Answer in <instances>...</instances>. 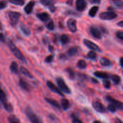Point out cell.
<instances>
[{
    "label": "cell",
    "mask_w": 123,
    "mask_h": 123,
    "mask_svg": "<svg viewBox=\"0 0 123 123\" xmlns=\"http://www.w3.org/2000/svg\"><path fill=\"white\" fill-rule=\"evenodd\" d=\"M0 41L2 42H5V37L3 35V34L0 33Z\"/></svg>",
    "instance_id": "41"
},
{
    "label": "cell",
    "mask_w": 123,
    "mask_h": 123,
    "mask_svg": "<svg viewBox=\"0 0 123 123\" xmlns=\"http://www.w3.org/2000/svg\"><path fill=\"white\" fill-rule=\"evenodd\" d=\"M90 30L91 35L94 37H95L96 39H102V33H101L100 30L97 28L95 27H90Z\"/></svg>",
    "instance_id": "12"
},
{
    "label": "cell",
    "mask_w": 123,
    "mask_h": 123,
    "mask_svg": "<svg viewBox=\"0 0 123 123\" xmlns=\"http://www.w3.org/2000/svg\"><path fill=\"white\" fill-rule=\"evenodd\" d=\"M77 67L80 69H85L86 67V63L84 60H79L77 63Z\"/></svg>",
    "instance_id": "27"
},
{
    "label": "cell",
    "mask_w": 123,
    "mask_h": 123,
    "mask_svg": "<svg viewBox=\"0 0 123 123\" xmlns=\"http://www.w3.org/2000/svg\"><path fill=\"white\" fill-rule=\"evenodd\" d=\"M92 107L97 112H100V113H104L106 112L105 107L100 102L97 101H95L92 102Z\"/></svg>",
    "instance_id": "9"
},
{
    "label": "cell",
    "mask_w": 123,
    "mask_h": 123,
    "mask_svg": "<svg viewBox=\"0 0 123 123\" xmlns=\"http://www.w3.org/2000/svg\"><path fill=\"white\" fill-rule=\"evenodd\" d=\"M46 84L51 91L54 92L55 93H56V94H59V95H61V96H63L64 95L63 94H62V93L61 92V90H60V89H58L52 82H51L50 81H48L46 83Z\"/></svg>",
    "instance_id": "10"
},
{
    "label": "cell",
    "mask_w": 123,
    "mask_h": 123,
    "mask_svg": "<svg viewBox=\"0 0 123 123\" xmlns=\"http://www.w3.org/2000/svg\"><path fill=\"white\" fill-rule=\"evenodd\" d=\"M60 41L62 44H66L69 42V38L67 35L62 34L61 35V37H60Z\"/></svg>",
    "instance_id": "32"
},
{
    "label": "cell",
    "mask_w": 123,
    "mask_h": 123,
    "mask_svg": "<svg viewBox=\"0 0 123 123\" xmlns=\"http://www.w3.org/2000/svg\"><path fill=\"white\" fill-rule=\"evenodd\" d=\"M46 27L49 30H54L55 28V25H54V22L52 19H49V20H47L46 23Z\"/></svg>",
    "instance_id": "25"
},
{
    "label": "cell",
    "mask_w": 123,
    "mask_h": 123,
    "mask_svg": "<svg viewBox=\"0 0 123 123\" xmlns=\"http://www.w3.org/2000/svg\"><path fill=\"white\" fill-rule=\"evenodd\" d=\"M87 56L89 59H91V60H94V59H96L97 54H96V52H94V51H90L88 53Z\"/></svg>",
    "instance_id": "33"
},
{
    "label": "cell",
    "mask_w": 123,
    "mask_h": 123,
    "mask_svg": "<svg viewBox=\"0 0 123 123\" xmlns=\"http://www.w3.org/2000/svg\"><path fill=\"white\" fill-rule=\"evenodd\" d=\"M103 86L106 89H109L111 88V82L108 80H105L103 81Z\"/></svg>",
    "instance_id": "36"
},
{
    "label": "cell",
    "mask_w": 123,
    "mask_h": 123,
    "mask_svg": "<svg viewBox=\"0 0 123 123\" xmlns=\"http://www.w3.org/2000/svg\"><path fill=\"white\" fill-rule=\"evenodd\" d=\"M108 109L111 112H115L117 110V107L114 104H111L108 105Z\"/></svg>",
    "instance_id": "35"
},
{
    "label": "cell",
    "mask_w": 123,
    "mask_h": 123,
    "mask_svg": "<svg viewBox=\"0 0 123 123\" xmlns=\"http://www.w3.org/2000/svg\"><path fill=\"white\" fill-rule=\"evenodd\" d=\"M100 63L103 66H109L111 65V62L110 60H109V59L106 57L101 58L100 60Z\"/></svg>",
    "instance_id": "22"
},
{
    "label": "cell",
    "mask_w": 123,
    "mask_h": 123,
    "mask_svg": "<svg viewBox=\"0 0 123 123\" xmlns=\"http://www.w3.org/2000/svg\"><path fill=\"white\" fill-rule=\"evenodd\" d=\"M72 2H73V0H68L67 2V3L68 4H72Z\"/></svg>",
    "instance_id": "48"
},
{
    "label": "cell",
    "mask_w": 123,
    "mask_h": 123,
    "mask_svg": "<svg viewBox=\"0 0 123 123\" xmlns=\"http://www.w3.org/2000/svg\"><path fill=\"white\" fill-rule=\"evenodd\" d=\"M20 16H21V14L19 12H10L8 13V17H9L10 24L12 26L14 27L17 25Z\"/></svg>",
    "instance_id": "4"
},
{
    "label": "cell",
    "mask_w": 123,
    "mask_h": 123,
    "mask_svg": "<svg viewBox=\"0 0 123 123\" xmlns=\"http://www.w3.org/2000/svg\"><path fill=\"white\" fill-rule=\"evenodd\" d=\"M20 72L23 74L25 75L26 76V77H29V78H32V77H32V74H31L30 72V71H29L27 69L25 68V67H24V66H21V67H20Z\"/></svg>",
    "instance_id": "23"
},
{
    "label": "cell",
    "mask_w": 123,
    "mask_h": 123,
    "mask_svg": "<svg viewBox=\"0 0 123 123\" xmlns=\"http://www.w3.org/2000/svg\"><path fill=\"white\" fill-rule=\"evenodd\" d=\"M91 1L93 4H99L100 2V0H91Z\"/></svg>",
    "instance_id": "43"
},
{
    "label": "cell",
    "mask_w": 123,
    "mask_h": 123,
    "mask_svg": "<svg viewBox=\"0 0 123 123\" xmlns=\"http://www.w3.org/2000/svg\"><path fill=\"white\" fill-rule=\"evenodd\" d=\"M19 85L23 89L25 90L26 91H30V85L25 81H24V80H20V81H19Z\"/></svg>",
    "instance_id": "20"
},
{
    "label": "cell",
    "mask_w": 123,
    "mask_h": 123,
    "mask_svg": "<svg viewBox=\"0 0 123 123\" xmlns=\"http://www.w3.org/2000/svg\"><path fill=\"white\" fill-rule=\"evenodd\" d=\"M10 69L11 70L12 72L18 74L19 73V70H18V65L15 62H12L10 66Z\"/></svg>",
    "instance_id": "19"
},
{
    "label": "cell",
    "mask_w": 123,
    "mask_h": 123,
    "mask_svg": "<svg viewBox=\"0 0 123 123\" xmlns=\"http://www.w3.org/2000/svg\"><path fill=\"white\" fill-rule=\"evenodd\" d=\"M84 43L88 48L92 49V50L95 51L99 52V53H101V52H102V49L100 48V47H98V45H97L96 44H95L94 43H93L92 41H89V40L88 39H84Z\"/></svg>",
    "instance_id": "6"
},
{
    "label": "cell",
    "mask_w": 123,
    "mask_h": 123,
    "mask_svg": "<svg viewBox=\"0 0 123 123\" xmlns=\"http://www.w3.org/2000/svg\"><path fill=\"white\" fill-rule=\"evenodd\" d=\"M7 7V3L5 1H0V10L5 8Z\"/></svg>",
    "instance_id": "40"
},
{
    "label": "cell",
    "mask_w": 123,
    "mask_h": 123,
    "mask_svg": "<svg viewBox=\"0 0 123 123\" xmlns=\"http://www.w3.org/2000/svg\"><path fill=\"white\" fill-rule=\"evenodd\" d=\"M35 6V1H31L26 5L25 7H24V11L26 14H30L32 12V10H33L34 7Z\"/></svg>",
    "instance_id": "14"
},
{
    "label": "cell",
    "mask_w": 123,
    "mask_h": 123,
    "mask_svg": "<svg viewBox=\"0 0 123 123\" xmlns=\"http://www.w3.org/2000/svg\"><path fill=\"white\" fill-rule=\"evenodd\" d=\"M40 3L44 6H47L49 8L50 12H54L56 10V8L53 4V1L52 0H40Z\"/></svg>",
    "instance_id": "13"
},
{
    "label": "cell",
    "mask_w": 123,
    "mask_h": 123,
    "mask_svg": "<svg viewBox=\"0 0 123 123\" xmlns=\"http://www.w3.org/2000/svg\"><path fill=\"white\" fill-rule=\"evenodd\" d=\"M8 47H9L10 50L11 51V52L13 53V55H14L17 59L21 60L22 62H26V59L25 58V57H24V55L22 54L21 52L20 51V50L16 47V45L13 43V42L9 41V42H8Z\"/></svg>",
    "instance_id": "1"
},
{
    "label": "cell",
    "mask_w": 123,
    "mask_h": 123,
    "mask_svg": "<svg viewBox=\"0 0 123 123\" xmlns=\"http://www.w3.org/2000/svg\"><path fill=\"white\" fill-rule=\"evenodd\" d=\"M53 59H54V55H49V56H48L45 59V62H46V63L52 62L53 60Z\"/></svg>",
    "instance_id": "39"
},
{
    "label": "cell",
    "mask_w": 123,
    "mask_h": 123,
    "mask_svg": "<svg viewBox=\"0 0 123 123\" xmlns=\"http://www.w3.org/2000/svg\"><path fill=\"white\" fill-rule=\"evenodd\" d=\"M93 123H102L100 121H95L93 122Z\"/></svg>",
    "instance_id": "50"
},
{
    "label": "cell",
    "mask_w": 123,
    "mask_h": 123,
    "mask_svg": "<svg viewBox=\"0 0 123 123\" xmlns=\"http://www.w3.org/2000/svg\"><path fill=\"white\" fill-rule=\"evenodd\" d=\"M49 50H50V51H52L53 50V49H54V48H53L52 46L49 45Z\"/></svg>",
    "instance_id": "49"
},
{
    "label": "cell",
    "mask_w": 123,
    "mask_h": 123,
    "mask_svg": "<svg viewBox=\"0 0 123 123\" xmlns=\"http://www.w3.org/2000/svg\"><path fill=\"white\" fill-rule=\"evenodd\" d=\"M10 123H20L19 119L14 115H10L8 117Z\"/></svg>",
    "instance_id": "30"
},
{
    "label": "cell",
    "mask_w": 123,
    "mask_h": 123,
    "mask_svg": "<svg viewBox=\"0 0 123 123\" xmlns=\"http://www.w3.org/2000/svg\"><path fill=\"white\" fill-rule=\"evenodd\" d=\"M72 123H82V122L80 119H78V118H74Z\"/></svg>",
    "instance_id": "42"
},
{
    "label": "cell",
    "mask_w": 123,
    "mask_h": 123,
    "mask_svg": "<svg viewBox=\"0 0 123 123\" xmlns=\"http://www.w3.org/2000/svg\"><path fill=\"white\" fill-rule=\"evenodd\" d=\"M20 28L23 32V33L26 36H29L31 34V31L29 29V28L27 27V26L24 24H20Z\"/></svg>",
    "instance_id": "18"
},
{
    "label": "cell",
    "mask_w": 123,
    "mask_h": 123,
    "mask_svg": "<svg viewBox=\"0 0 123 123\" xmlns=\"http://www.w3.org/2000/svg\"><path fill=\"white\" fill-rule=\"evenodd\" d=\"M67 27L72 33H75L77 31V22L74 19H69L67 22Z\"/></svg>",
    "instance_id": "8"
},
{
    "label": "cell",
    "mask_w": 123,
    "mask_h": 123,
    "mask_svg": "<svg viewBox=\"0 0 123 123\" xmlns=\"http://www.w3.org/2000/svg\"><path fill=\"white\" fill-rule=\"evenodd\" d=\"M77 52H78V49H77L75 47H72V48H70L67 51V54H68V56L72 57L74 56L75 54H76Z\"/></svg>",
    "instance_id": "29"
},
{
    "label": "cell",
    "mask_w": 123,
    "mask_h": 123,
    "mask_svg": "<svg viewBox=\"0 0 123 123\" xmlns=\"http://www.w3.org/2000/svg\"><path fill=\"white\" fill-rule=\"evenodd\" d=\"M61 106L64 110H67L70 107V102L67 99H62L61 100Z\"/></svg>",
    "instance_id": "26"
},
{
    "label": "cell",
    "mask_w": 123,
    "mask_h": 123,
    "mask_svg": "<svg viewBox=\"0 0 123 123\" xmlns=\"http://www.w3.org/2000/svg\"><path fill=\"white\" fill-rule=\"evenodd\" d=\"M115 123H123L120 118H117L116 119H115Z\"/></svg>",
    "instance_id": "44"
},
{
    "label": "cell",
    "mask_w": 123,
    "mask_h": 123,
    "mask_svg": "<svg viewBox=\"0 0 123 123\" xmlns=\"http://www.w3.org/2000/svg\"><path fill=\"white\" fill-rule=\"evenodd\" d=\"M45 100L47 102H48L49 104H50V105H52L54 107H56V108L60 109L61 107H60V105L59 104V103L58 102V101H56V100H53V99L49 98H45Z\"/></svg>",
    "instance_id": "17"
},
{
    "label": "cell",
    "mask_w": 123,
    "mask_h": 123,
    "mask_svg": "<svg viewBox=\"0 0 123 123\" xmlns=\"http://www.w3.org/2000/svg\"><path fill=\"white\" fill-rule=\"evenodd\" d=\"M0 101L2 102V104L4 105V107L9 103V102H7V96H6V94H5L4 92L2 90V89H1V87H0Z\"/></svg>",
    "instance_id": "15"
},
{
    "label": "cell",
    "mask_w": 123,
    "mask_h": 123,
    "mask_svg": "<svg viewBox=\"0 0 123 123\" xmlns=\"http://www.w3.org/2000/svg\"><path fill=\"white\" fill-rule=\"evenodd\" d=\"M37 16L40 20L43 22H46L47 20H48L50 19V15L48 13H45V12H44V13H38L37 14Z\"/></svg>",
    "instance_id": "16"
},
{
    "label": "cell",
    "mask_w": 123,
    "mask_h": 123,
    "mask_svg": "<svg viewBox=\"0 0 123 123\" xmlns=\"http://www.w3.org/2000/svg\"><path fill=\"white\" fill-rule=\"evenodd\" d=\"M94 75L96 77H98V78H108L109 77V75L107 73L103 72H100V71H96L94 73Z\"/></svg>",
    "instance_id": "21"
},
{
    "label": "cell",
    "mask_w": 123,
    "mask_h": 123,
    "mask_svg": "<svg viewBox=\"0 0 123 123\" xmlns=\"http://www.w3.org/2000/svg\"><path fill=\"white\" fill-rule=\"evenodd\" d=\"M25 113L31 123H43L42 120L37 116V115L34 113L30 107H26Z\"/></svg>",
    "instance_id": "2"
},
{
    "label": "cell",
    "mask_w": 123,
    "mask_h": 123,
    "mask_svg": "<svg viewBox=\"0 0 123 123\" xmlns=\"http://www.w3.org/2000/svg\"><path fill=\"white\" fill-rule=\"evenodd\" d=\"M117 25H118V26L121 27V28H123V21H122V20H121V21L119 22L117 24Z\"/></svg>",
    "instance_id": "45"
},
{
    "label": "cell",
    "mask_w": 123,
    "mask_h": 123,
    "mask_svg": "<svg viewBox=\"0 0 123 123\" xmlns=\"http://www.w3.org/2000/svg\"><path fill=\"white\" fill-rule=\"evenodd\" d=\"M114 4H115L117 7H118V8H121L123 7V1H121V0H116V1H115V2H114Z\"/></svg>",
    "instance_id": "37"
},
{
    "label": "cell",
    "mask_w": 123,
    "mask_h": 123,
    "mask_svg": "<svg viewBox=\"0 0 123 123\" xmlns=\"http://www.w3.org/2000/svg\"><path fill=\"white\" fill-rule=\"evenodd\" d=\"M106 99L107 101H108L109 102H111L112 104H114L117 107V109H118L122 110L123 109V104L122 102L117 101V100H116L111 96H107L106 97Z\"/></svg>",
    "instance_id": "7"
},
{
    "label": "cell",
    "mask_w": 123,
    "mask_h": 123,
    "mask_svg": "<svg viewBox=\"0 0 123 123\" xmlns=\"http://www.w3.org/2000/svg\"><path fill=\"white\" fill-rule=\"evenodd\" d=\"M66 72L68 73V76L70 77V78L73 79V78L75 77V74L74 72L73 71V70L71 68H67L66 69Z\"/></svg>",
    "instance_id": "34"
},
{
    "label": "cell",
    "mask_w": 123,
    "mask_h": 123,
    "mask_svg": "<svg viewBox=\"0 0 123 123\" xmlns=\"http://www.w3.org/2000/svg\"><path fill=\"white\" fill-rule=\"evenodd\" d=\"M87 6V3L85 0H76V8L77 10L82 11L84 10Z\"/></svg>",
    "instance_id": "11"
},
{
    "label": "cell",
    "mask_w": 123,
    "mask_h": 123,
    "mask_svg": "<svg viewBox=\"0 0 123 123\" xmlns=\"http://www.w3.org/2000/svg\"><path fill=\"white\" fill-rule=\"evenodd\" d=\"M111 79L112 80L113 83L115 84V85H117L121 82V78L119 75H113L111 77Z\"/></svg>",
    "instance_id": "28"
},
{
    "label": "cell",
    "mask_w": 123,
    "mask_h": 123,
    "mask_svg": "<svg viewBox=\"0 0 123 123\" xmlns=\"http://www.w3.org/2000/svg\"><path fill=\"white\" fill-rule=\"evenodd\" d=\"M56 83H57L58 86L60 88V90L61 91L64 92L66 94H71V90L68 87V86L66 84V83H65L64 80L61 77H57L56 78Z\"/></svg>",
    "instance_id": "3"
},
{
    "label": "cell",
    "mask_w": 123,
    "mask_h": 123,
    "mask_svg": "<svg viewBox=\"0 0 123 123\" xmlns=\"http://www.w3.org/2000/svg\"><path fill=\"white\" fill-rule=\"evenodd\" d=\"M120 66H121V67H123V57H121V59H120Z\"/></svg>",
    "instance_id": "46"
},
{
    "label": "cell",
    "mask_w": 123,
    "mask_h": 123,
    "mask_svg": "<svg viewBox=\"0 0 123 123\" xmlns=\"http://www.w3.org/2000/svg\"><path fill=\"white\" fill-rule=\"evenodd\" d=\"M98 10V6H94V7H92V8L90 10V11H89V13H88L89 15H90L91 17H92V18H93V17H94L96 15Z\"/></svg>",
    "instance_id": "24"
},
{
    "label": "cell",
    "mask_w": 123,
    "mask_h": 123,
    "mask_svg": "<svg viewBox=\"0 0 123 123\" xmlns=\"http://www.w3.org/2000/svg\"><path fill=\"white\" fill-rule=\"evenodd\" d=\"M116 36L117 38H118L120 40H123V32L121 31H119L117 32Z\"/></svg>",
    "instance_id": "38"
},
{
    "label": "cell",
    "mask_w": 123,
    "mask_h": 123,
    "mask_svg": "<svg viewBox=\"0 0 123 123\" xmlns=\"http://www.w3.org/2000/svg\"><path fill=\"white\" fill-rule=\"evenodd\" d=\"M111 1H116V0H111Z\"/></svg>",
    "instance_id": "51"
},
{
    "label": "cell",
    "mask_w": 123,
    "mask_h": 123,
    "mask_svg": "<svg viewBox=\"0 0 123 123\" xmlns=\"http://www.w3.org/2000/svg\"><path fill=\"white\" fill-rule=\"evenodd\" d=\"M91 79H92V82H93V83H98V82H97V80L94 79V78H91Z\"/></svg>",
    "instance_id": "47"
},
{
    "label": "cell",
    "mask_w": 123,
    "mask_h": 123,
    "mask_svg": "<svg viewBox=\"0 0 123 123\" xmlns=\"http://www.w3.org/2000/svg\"><path fill=\"white\" fill-rule=\"evenodd\" d=\"M100 18L102 20H112L117 17V14L112 11L102 12L99 15Z\"/></svg>",
    "instance_id": "5"
},
{
    "label": "cell",
    "mask_w": 123,
    "mask_h": 123,
    "mask_svg": "<svg viewBox=\"0 0 123 123\" xmlns=\"http://www.w3.org/2000/svg\"><path fill=\"white\" fill-rule=\"evenodd\" d=\"M10 3L17 6H23L25 3V0H8Z\"/></svg>",
    "instance_id": "31"
}]
</instances>
